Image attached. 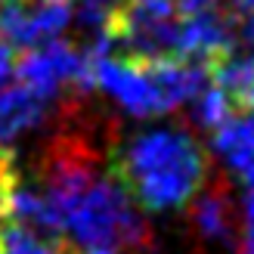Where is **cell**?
Segmentation results:
<instances>
[{"instance_id":"6da1fadb","label":"cell","mask_w":254,"mask_h":254,"mask_svg":"<svg viewBox=\"0 0 254 254\" xmlns=\"http://www.w3.org/2000/svg\"><path fill=\"white\" fill-rule=\"evenodd\" d=\"M112 174L146 211L183 208L208 177V155L183 127H152L109 152Z\"/></svg>"},{"instance_id":"7a4b0ae2","label":"cell","mask_w":254,"mask_h":254,"mask_svg":"<svg viewBox=\"0 0 254 254\" xmlns=\"http://www.w3.org/2000/svg\"><path fill=\"white\" fill-rule=\"evenodd\" d=\"M65 239L78 248H130L149 251L152 230L146 226L143 214L136 211V201L127 195L115 174H99L93 186L81 195V201L65 217Z\"/></svg>"},{"instance_id":"3957f363","label":"cell","mask_w":254,"mask_h":254,"mask_svg":"<svg viewBox=\"0 0 254 254\" xmlns=\"http://www.w3.org/2000/svg\"><path fill=\"white\" fill-rule=\"evenodd\" d=\"M87 56H90L93 84L99 90H106L112 99H118L130 115L136 118L164 115V103L149 78L146 65L127 62L121 56H109V53H87Z\"/></svg>"},{"instance_id":"277c9868","label":"cell","mask_w":254,"mask_h":254,"mask_svg":"<svg viewBox=\"0 0 254 254\" xmlns=\"http://www.w3.org/2000/svg\"><path fill=\"white\" fill-rule=\"evenodd\" d=\"M192 223L201 239L208 242H220V245H233L239 242L236 236V211H233V198L226 189L223 177H214L208 186H201L195 198H192Z\"/></svg>"},{"instance_id":"5b68a950","label":"cell","mask_w":254,"mask_h":254,"mask_svg":"<svg viewBox=\"0 0 254 254\" xmlns=\"http://www.w3.org/2000/svg\"><path fill=\"white\" fill-rule=\"evenodd\" d=\"M53 99L41 96L28 84H3L0 87V149H9L28 127L41 124Z\"/></svg>"},{"instance_id":"8992f818","label":"cell","mask_w":254,"mask_h":254,"mask_svg":"<svg viewBox=\"0 0 254 254\" xmlns=\"http://www.w3.org/2000/svg\"><path fill=\"white\" fill-rule=\"evenodd\" d=\"M214 146L233 171L242 174L254 164V112L236 109L223 124L214 127Z\"/></svg>"},{"instance_id":"52a82bcc","label":"cell","mask_w":254,"mask_h":254,"mask_svg":"<svg viewBox=\"0 0 254 254\" xmlns=\"http://www.w3.org/2000/svg\"><path fill=\"white\" fill-rule=\"evenodd\" d=\"M233 103H230V96H226L217 84H208L205 90H201L198 96H195V121L201 124V127H217V124H223L226 121V115H233Z\"/></svg>"},{"instance_id":"ba28073f","label":"cell","mask_w":254,"mask_h":254,"mask_svg":"<svg viewBox=\"0 0 254 254\" xmlns=\"http://www.w3.org/2000/svg\"><path fill=\"white\" fill-rule=\"evenodd\" d=\"M236 254H254V192L245 201V236L236 242Z\"/></svg>"},{"instance_id":"9c48e42d","label":"cell","mask_w":254,"mask_h":254,"mask_svg":"<svg viewBox=\"0 0 254 254\" xmlns=\"http://www.w3.org/2000/svg\"><path fill=\"white\" fill-rule=\"evenodd\" d=\"M16 53H19V50L12 47L9 41L0 37V87L9 84V78L16 74Z\"/></svg>"},{"instance_id":"30bf717a","label":"cell","mask_w":254,"mask_h":254,"mask_svg":"<svg viewBox=\"0 0 254 254\" xmlns=\"http://www.w3.org/2000/svg\"><path fill=\"white\" fill-rule=\"evenodd\" d=\"M81 3H87V6H99V9H115L121 0H81Z\"/></svg>"},{"instance_id":"8fae6325","label":"cell","mask_w":254,"mask_h":254,"mask_svg":"<svg viewBox=\"0 0 254 254\" xmlns=\"http://www.w3.org/2000/svg\"><path fill=\"white\" fill-rule=\"evenodd\" d=\"M71 254H115V251H112V248H78Z\"/></svg>"},{"instance_id":"7c38bea8","label":"cell","mask_w":254,"mask_h":254,"mask_svg":"<svg viewBox=\"0 0 254 254\" xmlns=\"http://www.w3.org/2000/svg\"><path fill=\"white\" fill-rule=\"evenodd\" d=\"M248 112H254V90H251V96H248Z\"/></svg>"},{"instance_id":"4fadbf2b","label":"cell","mask_w":254,"mask_h":254,"mask_svg":"<svg viewBox=\"0 0 254 254\" xmlns=\"http://www.w3.org/2000/svg\"><path fill=\"white\" fill-rule=\"evenodd\" d=\"M0 254H3V248H0Z\"/></svg>"}]
</instances>
